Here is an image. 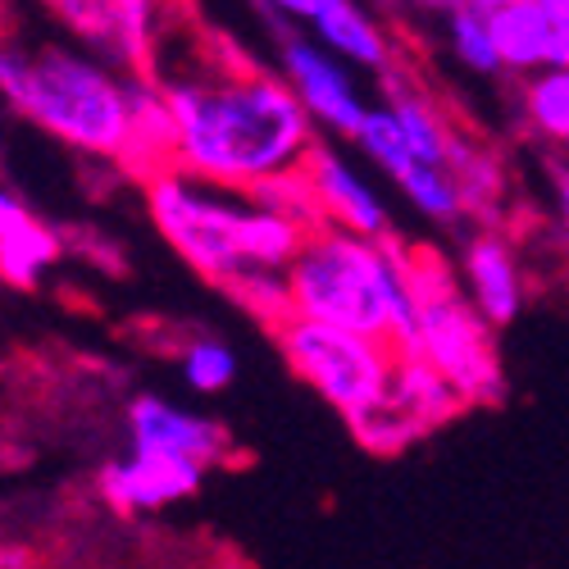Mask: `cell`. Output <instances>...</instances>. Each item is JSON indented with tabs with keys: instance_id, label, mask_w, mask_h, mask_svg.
Listing matches in <instances>:
<instances>
[{
	"instance_id": "1",
	"label": "cell",
	"mask_w": 569,
	"mask_h": 569,
	"mask_svg": "<svg viewBox=\"0 0 569 569\" xmlns=\"http://www.w3.org/2000/svg\"><path fill=\"white\" fill-rule=\"evenodd\" d=\"M151 82L178 128V169L192 178L264 192L297 178L319 141L292 87L237 56H182Z\"/></svg>"
},
{
	"instance_id": "2",
	"label": "cell",
	"mask_w": 569,
	"mask_h": 569,
	"mask_svg": "<svg viewBox=\"0 0 569 569\" xmlns=\"http://www.w3.org/2000/svg\"><path fill=\"white\" fill-rule=\"evenodd\" d=\"M0 97L64 147L114 160L141 182L178 169V128L156 82L56 37L0 32Z\"/></svg>"
},
{
	"instance_id": "3",
	"label": "cell",
	"mask_w": 569,
	"mask_h": 569,
	"mask_svg": "<svg viewBox=\"0 0 569 569\" xmlns=\"http://www.w3.org/2000/svg\"><path fill=\"white\" fill-rule=\"evenodd\" d=\"M147 210L164 242L206 282L247 306L264 328L292 315L288 264L315 228L310 214L269 197L251 201V192L192 178L182 169L156 173L147 182Z\"/></svg>"
},
{
	"instance_id": "4",
	"label": "cell",
	"mask_w": 569,
	"mask_h": 569,
	"mask_svg": "<svg viewBox=\"0 0 569 569\" xmlns=\"http://www.w3.org/2000/svg\"><path fill=\"white\" fill-rule=\"evenodd\" d=\"M288 301L297 319L333 323L388 342L401 360H419V306L410 292V256L383 237L315 223L288 264Z\"/></svg>"
},
{
	"instance_id": "5",
	"label": "cell",
	"mask_w": 569,
	"mask_h": 569,
	"mask_svg": "<svg viewBox=\"0 0 569 569\" xmlns=\"http://www.w3.org/2000/svg\"><path fill=\"white\" fill-rule=\"evenodd\" d=\"M410 292L419 306V360L429 365L442 383L469 401H497L506 392L501 360L492 347V328L456 292L442 260L419 256L410 260Z\"/></svg>"
},
{
	"instance_id": "6",
	"label": "cell",
	"mask_w": 569,
	"mask_h": 569,
	"mask_svg": "<svg viewBox=\"0 0 569 569\" xmlns=\"http://www.w3.org/2000/svg\"><path fill=\"white\" fill-rule=\"evenodd\" d=\"M269 333H273L282 360L292 365V373L306 378L347 423L365 419L388 397L397 365H401V356L388 342L347 333V328H333V323L297 319V315L273 323Z\"/></svg>"
},
{
	"instance_id": "7",
	"label": "cell",
	"mask_w": 569,
	"mask_h": 569,
	"mask_svg": "<svg viewBox=\"0 0 569 569\" xmlns=\"http://www.w3.org/2000/svg\"><path fill=\"white\" fill-rule=\"evenodd\" d=\"M60 28L101 64L147 78L156 37L169 19V0H41Z\"/></svg>"
},
{
	"instance_id": "8",
	"label": "cell",
	"mask_w": 569,
	"mask_h": 569,
	"mask_svg": "<svg viewBox=\"0 0 569 569\" xmlns=\"http://www.w3.org/2000/svg\"><path fill=\"white\" fill-rule=\"evenodd\" d=\"M273 32H278V64H282V82L292 87V97L301 101V110L310 114L315 128L323 132H338V137H356L365 114H369V101L360 97V87L351 78V69L323 51L319 41L292 32L282 19H269Z\"/></svg>"
},
{
	"instance_id": "9",
	"label": "cell",
	"mask_w": 569,
	"mask_h": 569,
	"mask_svg": "<svg viewBox=\"0 0 569 569\" xmlns=\"http://www.w3.org/2000/svg\"><path fill=\"white\" fill-rule=\"evenodd\" d=\"M128 442L132 451H164V456L197 460L206 469L223 465L232 451V438L223 423L187 410L178 401H164L156 392H141L128 401Z\"/></svg>"
},
{
	"instance_id": "10",
	"label": "cell",
	"mask_w": 569,
	"mask_h": 569,
	"mask_svg": "<svg viewBox=\"0 0 569 569\" xmlns=\"http://www.w3.org/2000/svg\"><path fill=\"white\" fill-rule=\"evenodd\" d=\"M301 187L319 214V223H333V228H347V232H360V237H373L383 242L392 237V219H388V206L378 201V192L365 182V173H356L333 147H319L306 156V169H301Z\"/></svg>"
},
{
	"instance_id": "11",
	"label": "cell",
	"mask_w": 569,
	"mask_h": 569,
	"mask_svg": "<svg viewBox=\"0 0 569 569\" xmlns=\"http://www.w3.org/2000/svg\"><path fill=\"white\" fill-rule=\"evenodd\" d=\"M206 465L164 456V451H132L101 469V497L119 515H156L173 501L197 497L206 483Z\"/></svg>"
},
{
	"instance_id": "12",
	"label": "cell",
	"mask_w": 569,
	"mask_h": 569,
	"mask_svg": "<svg viewBox=\"0 0 569 569\" xmlns=\"http://www.w3.org/2000/svg\"><path fill=\"white\" fill-rule=\"evenodd\" d=\"M465 288H469V306L483 315L488 328H510L519 319L525 282H519V264L497 232L473 237L465 247Z\"/></svg>"
},
{
	"instance_id": "13",
	"label": "cell",
	"mask_w": 569,
	"mask_h": 569,
	"mask_svg": "<svg viewBox=\"0 0 569 569\" xmlns=\"http://www.w3.org/2000/svg\"><path fill=\"white\" fill-rule=\"evenodd\" d=\"M315 41L323 51H333L342 64H360V69H373V73H388L392 64V46L356 0H333L315 23H310Z\"/></svg>"
},
{
	"instance_id": "14",
	"label": "cell",
	"mask_w": 569,
	"mask_h": 569,
	"mask_svg": "<svg viewBox=\"0 0 569 569\" xmlns=\"http://www.w3.org/2000/svg\"><path fill=\"white\" fill-rule=\"evenodd\" d=\"M492 28V46H497V60L510 73H538L547 69L551 56V23L538 10V0H515L506 10L488 14Z\"/></svg>"
},
{
	"instance_id": "15",
	"label": "cell",
	"mask_w": 569,
	"mask_h": 569,
	"mask_svg": "<svg viewBox=\"0 0 569 569\" xmlns=\"http://www.w3.org/2000/svg\"><path fill=\"white\" fill-rule=\"evenodd\" d=\"M60 260V237L37 214H23L10 232H0V282L10 288H37L41 273Z\"/></svg>"
},
{
	"instance_id": "16",
	"label": "cell",
	"mask_w": 569,
	"mask_h": 569,
	"mask_svg": "<svg viewBox=\"0 0 569 569\" xmlns=\"http://www.w3.org/2000/svg\"><path fill=\"white\" fill-rule=\"evenodd\" d=\"M401 137H406V151L415 164H433V169H447V147H451V128L438 119V110L415 97V91H392L388 101Z\"/></svg>"
},
{
	"instance_id": "17",
	"label": "cell",
	"mask_w": 569,
	"mask_h": 569,
	"mask_svg": "<svg viewBox=\"0 0 569 569\" xmlns=\"http://www.w3.org/2000/svg\"><path fill=\"white\" fill-rule=\"evenodd\" d=\"M447 173L460 187L465 214L497 206V197H501V164L492 156H483L479 147H469V141L456 137V132H451V147H447Z\"/></svg>"
},
{
	"instance_id": "18",
	"label": "cell",
	"mask_w": 569,
	"mask_h": 569,
	"mask_svg": "<svg viewBox=\"0 0 569 569\" xmlns=\"http://www.w3.org/2000/svg\"><path fill=\"white\" fill-rule=\"evenodd\" d=\"M525 114L533 132L569 151V69H538L525 87Z\"/></svg>"
},
{
	"instance_id": "19",
	"label": "cell",
	"mask_w": 569,
	"mask_h": 569,
	"mask_svg": "<svg viewBox=\"0 0 569 569\" xmlns=\"http://www.w3.org/2000/svg\"><path fill=\"white\" fill-rule=\"evenodd\" d=\"M178 369H182V383L192 392L219 397L237 378V351L223 338H187V347L178 351Z\"/></svg>"
},
{
	"instance_id": "20",
	"label": "cell",
	"mask_w": 569,
	"mask_h": 569,
	"mask_svg": "<svg viewBox=\"0 0 569 569\" xmlns=\"http://www.w3.org/2000/svg\"><path fill=\"white\" fill-rule=\"evenodd\" d=\"M401 197L419 210V214H429L438 223H460L465 219V201H460V187L447 169H433V164H410L401 178Z\"/></svg>"
},
{
	"instance_id": "21",
	"label": "cell",
	"mask_w": 569,
	"mask_h": 569,
	"mask_svg": "<svg viewBox=\"0 0 569 569\" xmlns=\"http://www.w3.org/2000/svg\"><path fill=\"white\" fill-rule=\"evenodd\" d=\"M351 141L365 151V160H373L392 182L415 164L410 151H406V137H401V128H397V119H392L388 106H369V114H365V123H360V132Z\"/></svg>"
},
{
	"instance_id": "22",
	"label": "cell",
	"mask_w": 569,
	"mask_h": 569,
	"mask_svg": "<svg viewBox=\"0 0 569 569\" xmlns=\"http://www.w3.org/2000/svg\"><path fill=\"white\" fill-rule=\"evenodd\" d=\"M447 41H451V51H456V60L465 69H473V73H501L488 14H479L473 6H460V10L447 14Z\"/></svg>"
},
{
	"instance_id": "23",
	"label": "cell",
	"mask_w": 569,
	"mask_h": 569,
	"mask_svg": "<svg viewBox=\"0 0 569 569\" xmlns=\"http://www.w3.org/2000/svg\"><path fill=\"white\" fill-rule=\"evenodd\" d=\"M333 0H264L269 19H282V23H315Z\"/></svg>"
},
{
	"instance_id": "24",
	"label": "cell",
	"mask_w": 569,
	"mask_h": 569,
	"mask_svg": "<svg viewBox=\"0 0 569 569\" xmlns=\"http://www.w3.org/2000/svg\"><path fill=\"white\" fill-rule=\"evenodd\" d=\"M23 214H28V206H23L14 192H6V187H0V232H10Z\"/></svg>"
},
{
	"instance_id": "25",
	"label": "cell",
	"mask_w": 569,
	"mask_h": 569,
	"mask_svg": "<svg viewBox=\"0 0 569 569\" xmlns=\"http://www.w3.org/2000/svg\"><path fill=\"white\" fill-rule=\"evenodd\" d=\"M538 10L547 14L551 28H569V0H538Z\"/></svg>"
},
{
	"instance_id": "26",
	"label": "cell",
	"mask_w": 569,
	"mask_h": 569,
	"mask_svg": "<svg viewBox=\"0 0 569 569\" xmlns=\"http://www.w3.org/2000/svg\"><path fill=\"white\" fill-rule=\"evenodd\" d=\"M556 206H560V214L569 223V169H556Z\"/></svg>"
},
{
	"instance_id": "27",
	"label": "cell",
	"mask_w": 569,
	"mask_h": 569,
	"mask_svg": "<svg viewBox=\"0 0 569 569\" xmlns=\"http://www.w3.org/2000/svg\"><path fill=\"white\" fill-rule=\"evenodd\" d=\"M465 6H473L479 14H492V10H506V6H515V0H465Z\"/></svg>"
},
{
	"instance_id": "28",
	"label": "cell",
	"mask_w": 569,
	"mask_h": 569,
	"mask_svg": "<svg viewBox=\"0 0 569 569\" xmlns=\"http://www.w3.org/2000/svg\"><path fill=\"white\" fill-rule=\"evenodd\" d=\"M419 6H423V10H438V14H451V10L465 6V0H419Z\"/></svg>"
}]
</instances>
